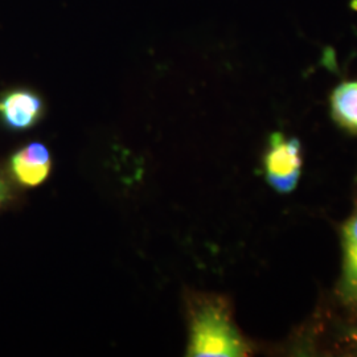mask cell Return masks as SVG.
I'll return each mask as SVG.
<instances>
[{
    "mask_svg": "<svg viewBox=\"0 0 357 357\" xmlns=\"http://www.w3.org/2000/svg\"><path fill=\"white\" fill-rule=\"evenodd\" d=\"M330 103L335 122L349 131H357V81H348L336 86Z\"/></svg>",
    "mask_w": 357,
    "mask_h": 357,
    "instance_id": "8992f818",
    "label": "cell"
},
{
    "mask_svg": "<svg viewBox=\"0 0 357 357\" xmlns=\"http://www.w3.org/2000/svg\"><path fill=\"white\" fill-rule=\"evenodd\" d=\"M8 197V187L6 181L0 178V205L3 204Z\"/></svg>",
    "mask_w": 357,
    "mask_h": 357,
    "instance_id": "52a82bcc",
    "label": "cell"
},
{
    "mask_svg": "<svg viewBox=\"0 0 357 357\" xmlns=\"http://www.w3.org/2000/svg\"><path fill=\"white\" fill-rule=\"evenodd\" d=\"M51 168V153L41 143H31L11 158L13 176L26 187H38L44 183Z\"/></svg>",
    "mask_w": 357,
    "mask_h": 357,
    "instance_id": "277c9868",
    "label": "cell"
},
{
    "mask_svg": "<svg viewBox=\"0 0 357 357\" xmlns=\"http://www.w3.org/2000/svg\"><path fill=\"white\" fill-rule=\"evenodd\" d=\"M349 340L357 345V327L356 328H354V330L351 331V333H349Z\"/></svg>",
    "mask_w": 357,
    "mask_h": 357,
    "instance_id": "ba28073f",
    "label": "cell"
},
{
    "mask_svg": "<svg viewBox=\"0 0 357 357\" xmlns=\"http://www.w3.org/2000/svg\"><path fill=\"white\" fill-rule=\"evenodd\" d=\"M265 169L268 181L275 191H294L302 172L299 141L286 139L282 132H274L270 137V150L265 156Z\"/></svg>",
    "mask_w": 357,
    "mask_h": 357,
    "instance_id": "7a4b0ae2",
    "label": "cell"
},
{
    "mask_svg": "<svg viewBox=\"0 0 357 357\" xmlns=\"http://www.w3.org/2000/svg\"><path fill=\"white\" fill-rule=\"evenodd\" d=\"M344 266L340 295L347 305L357 307V211L343 227Z\"/></svg>",
    "mask_w": 357,
    "mask_h": 357,
    "instance_id": "5b68a950",
    "label": "cell"
},
{
    "mask_svg": "<svg viewBox=\"0 0 357 357\" xmlns=\"http://www.w3.org/2000/svg\"><path fill=\"white\" fill-rule=\"evenodd\" d=\"M43 114V101L29 90H13L0 98V116L7 128L26 130L35 126Z\"/></svg>",
    "mask_w": 357,
    "mask_h": 357,
    "instance_id": "3957f363",
    "label": "cell"
},
{
    "mask_svg": "<svg viewBox=\"0 0 357 357\" xmlns=\"http://www.w3.org/2000/svg\"><path fill=\"white\" fill-rule=\"evenodd\" d=\"M248 345L221 303H206L192 317L188 356L238 357L248 355Z\"/></svg>",
    "mask_w": 357,
    "mask_h": 357,
    "instance_id": "6da1fadb",
    "label": "cell"
}]
</instances>
